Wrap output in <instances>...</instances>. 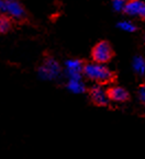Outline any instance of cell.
I'll return each mask as SVG.
<instances>
[{"label": "cell", "instance_id": "obj_1", "mask_svg": "<svg viewBox=\"0 0 145 159\" xmlns=\"http://www.w3.org/2000/svg\"><path fill=\"white\" fill-rule=\"evenodd\" d=\"M82 74L87 78L95 80L98 84H108V82L113 81L115 79V74L111 71L107 66L99 63H88L85 64Z\"/></svg>", "mask_w": 145, "mask_h": 159}, {"label": "cell", "instance_id": "obj_2", "mask_svg": "<svg viewBox=\"0 0 145 159\" xmlns=\"http://www.w3.org/2000/svg\"><path fill=\"white\" fill-rule=\"evenodd\" d=\"M61 73V66L53 57L47 56L44 58L43 64L39 67V75L44 80L55 79Z\"/></svg>", "mask_w": 145, "mask_h": 159}, {"label": "cell", "instance_id": "obj_3", "mask_svg": "<svg viewBox=\"0 0 145 159\" xmlns=\"http://www.w3.org/2000/svg\"><path fill=\"white\" fill-rule=\"evenodd\" d=\"M91 57L94 61L99 64H105L113 57V51L107 41L98 42L91 51Z\"/></svg>", "mask_w": 145, "mask_h": 159}, {"label": "cell", "instance_id": "obj_4", "mask_svg": "<svg viewBox=\"0 0 145 159\" xmlns=\"http://www.w3.org/2000/svg\"><path fill=\"white\" fill-rule=\"evenodd\" d=\"M89 96H90L92 103H95L98 107H107L110 102L107 91L100 84H96V86L92 87L90 89V92H89Z\"/></svg>", "mask_w": 145, "mask_h": 159}, {"label": "cell", "instance_id": "obj_5", "mask_svg": "<svg viewBox=\"0 0 145 159\" xmlns=\"http://www.w3.org/2000/svg\"><path fill=\"white\" fill-rule=\"evenodd\" d=\"M66 71L69 79H82L85 64L79 59H68L65 63Z\"/></svg>", "mask_w": 145, "mask_h": 159}, {"label": "cell", "instance_id": "obj_6", "mask_svg": "<svg viewBox=\"0 0 145 159\" xmlns=\"http://www.w3.org/2000/svg\"><path fill=\"white\" fill-rule=\"evenodd\" d=\"M6 12L10 14L14 19H23L24 9L21 6V3L16 0H6Z\"/></svg>", "mask_w": 145, "mask_h": 159}, {"label": "cell", "instance_id": "obj_7", "mask_svg": "<svg viewBox=\"0 0 145 159\" xmlns=\"http://www.w3.org/2000/svg\"><path fill=\"white\" fill-rule=\"evenodd\" d=\"M109 100L115 102H125L129 100V92L121 87H111L107 90Z\"/></svg>", "mask_w": 145, "mask_h": 159}, {"label": "cell", "instance_id": "obj_8", "mask_svg": "<svg viewBox=\"0 0 145 159\" xmlns=\"http://www.w3.org/2000/svg\"><path fill=\"white\" fill-rule=\"evenodd\" d=\"M143 6L144 3L141 0H129L128 2H125L123 11L129 16H136L140 13Z\"/></svg>", "mask_w": 145, "mask_h": 159}, {"label": "cell", "instance_id": "obj_9", "mask_svg": "<svg viewBox=\"0 0 145 159\" xmlns=\"http://www.w3.org/2000/svg\"><path fill=\"white\" fill-rule=\"evenodd\" d=\"M67 88L74 93H82L85 91V84L82 81V79H69Z\"/></svg>", "mask_w": 145, "mask_h": 159}, {"label": "cell", "instance_id": "obj_10", "mask_svg": "<svg viewBox=\"0 0 145 159\" xmlns=\"http://www.w3.org/2000/svg\"><path fill=\"white\" fill-rule=\"evenodd\" d=\"M133 68L135 70V73L138 75H144L145 74V61L143 57L136 56L133 59Z\"/></svg>", "mask_w": 145, "mask_h": 159}, {"label": "cell", "instance_id": "obj_11", "mask_svg": "<svg viewBox=\"0 0 145 159\" xmlns=\"http://www.w3.org/2000/svg\"><path fill=\"white\" fill-rule=\"evenodd\" d=\"M11 29V21L7 16H0V33H7Z\"/></svg>", "mask_w": 145, "mask_h": 159}, {"label": "cell", "instance_id": "obj_12", "mask_svg": "<svg viewBox=\"0 0 145 159\" xmlns=\"http://www.w3.org/2000/svg\"><path fill=\"white\" fill-rule=\"evenodd\" d=\"M118 26H119L121 30L126 31V32H134L136 30L135 25L131 22H128V21H122L120 23H118Z\"/></svg>", "mask_w": 145, "mask_h": 159}, {"label": "cell", "instance_id": "obj_13", "mask_svg": "<svg viewBox=\"0 0 145 159\" xmlns=\"http://www.w3.org/2000/svg\"><path fill=\"white\" fill-rule=\"evenodd\" d=\"M112 6L115 11H122L124 9V6H125V1L124 0H113Z\"/></svg>", "mask_w": 145, "mask_h": 159}, {"label": "cell", "instance_id": "obj_14", "mask_svg": "<svg viewBox=\"0 0 145 159\" xmlns=\"http://www.w3.org/2000/svg\"><path fill=\"white\" fill-rule=\"evenodd\" d=\"M138 98H140L141 102H143L145 104V84H142L138 89Z\"/></svg>", "mask_w": 145, "mask_h": 159}, {"label": "cell", "instance_id": "obj_15", "mask_svg": "<svg viewBox=\"0 0 145 159\" xmlns=\"http://www.w3.org/2000/svg\"><path fill=\"white\" fill-rule=\"evenodd\" d=\"M138 16H140L143 20H145V3H144V6L142 7V9H141V11H140V13H138Z\"/></svg>", "mask_w": 145, "mask_h": 159}, {"label": "cell", "instance_id": "obj_16", "mask_svg": "<svg viewBox=\"0 0 145 159\" xmlns=\"http://www.w3.org/2000/svg\"><path fill=\"white\" fill-rule=\"evenodd\" d=\"M0 11H6V0H0Z\"/></svg>", "mask_w": 145, "mask_h": 159}]
</instances>
